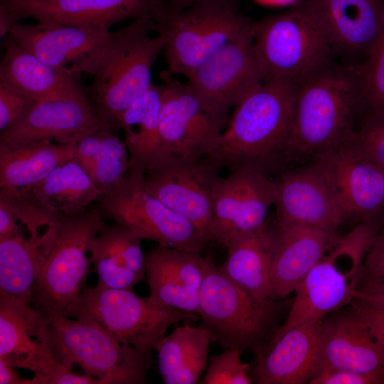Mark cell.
Listing matches in <instances>:
<instances>
[{"label":"cell","instance_id":"obj_19","mask_svg":"<svg viewBox=\"0 0 384 384\" xmlns=\"http://www.w3.org/2000/svg\"><path fill=\"white\" fill-rule=\"evenodd\" d=\"M277 225L336 234L345 220L328 184L311 164L274 180Z\"/></svg>","mask_w":384,"mask_h":384},{"label":"cell","instance_id":"obj_31","mask_svg":"<svg viewBox=\"0 0 384 384\" xmlns=\"http://www.w3.org/2000/svg\"><path fill=\"white\" fill-rule=\"evenodd\" d=\"M164 84L151 83L149 87L124 110L118 128L125 132L130 167L139 166L144 172L166 160L159 135V119Z\"/></svg>","mask_w":384,"mask_h":384},{"label":"cell","instance_id":"obj_4","mask_svg":"<svg viewBox=\"0 0 384 384\" xmlns=\"http://www.w3.org/2000/svg\"><path fill=\"white\" fill-rule=\"evenodd\" d=\"M254 48L264 81L295 87L334 63L335 55L310 0L252 23Z\"/></svg>","mask_w":384,"mask_h":384},{"label":"cell","instance_id":"obj_16","mask_svg":"<svg viewBox=\"0 0 384 384\" xmlns=\"http://www.w3.org/2000/svg\"><path fill=\"white\" fill-rule=\"evenodd\" d=\"M220 170L207 157H169L144 171V181L154 196L189 220L208 244L213 193Z\"/></svg>","mask_w":384,"mask_h":384},{"label":"cell","instance_id":"obj_13","mask_svg":"<svg viewBox=\"0 0 384 384\" xmlns=\"http://www.w3.org/2000/svg\"><path fill=\"white\" fill-rule=\"evenodd\" d=\"M166 9V0H0V37L25 18L45 25L73 26L109 33L115 23L151 17Z\"/></svg>","mask_w":384,"mask_h":384},{"label":"cell","instance_id":"obj_12","mask_svg":"<svg viewBox=\"0 0 384 384\" xmlns=\"http://www.w3.org/2000/svg\"><path fill=\"white\" fill-rule=\"evenodd\" d=\"M170 71L160 74L164 93L159 135L165 159L198 160L218 146L228 117L210 107L187 82Z\"/></svg>","mask_w":384,"mask_h":384},{"label":"cell","instance_id":"obj_20","mask_svg":"<svg viewBox=\"0 0 384 384\" xmlns=\"http://www.w3.org/2000/svg\"><path fill=\"white\" fill-rule=\"evenodd\" d=\"M0 358L9 366L46 375L60 363L49 342L47 318L0 290Z\"/></svg>","mask_w":384,"mask_h":384},{"label":"cell","instance_id":"obj_9","mask_svg":"<svg viewBox=\"0 0 384 384\" xmlns=\"http://www.w3.org/2000/svg\"><path fill=\"white\" fill-rule=\"evenodd\" d=\"M68 316L94 321L121 342L151 354L168 329L179 322L198 319L196 314L160 306L132 290L97 284L82 290Z\"/></svg>","mask_w":384,"mask_h":384},{"label":"cell","instance_id":"obj_47","mask_svg":"<svg viewBox=\"0 0 384 384\" xmlns=\"http://www.w3.org/2000/svg\"><path fill=\"white\" fill-rule=\"evenodd\" d=\"M208 1H231V0H166V9L167 11H178L201 2Z\"/></svg>","mask_w":384,"mask_h":384},{"label":"cell","instance_id":"obj_34","mask_svg":"<svg viewBox=\"0 0 384 384\" xmlns=\"http://www.w3.org/2000/svg\"><path fill=\"white\" fill-rule=\"evenodd\" d=\"M31 190L42 205L65 215L85 211L102 195L75 159L58 166Z\"/></svg>","mask_w":384,"mask_h":384},{"label":"cell","instance_id":"obj_29","mask_svg":"<svg viewBox=\"0 0 384 384\" xmlns=\"http://www.w3.org/2000/svg\"><path fill=\"white\" fill-rule=\"evenodd\" d=\"M274 229L263 228L233 238L226 246L227 257L220 268L257 299L272 298V263Z\"/></svg>","mask_w":384,"mask_h":384},{"label":"cell","instance_id":"obj_14","mask_svg":"<svg viewBox=\"0 0 384 384\" xmlns=\"http://www.w3.org/2000/svg\"><path fill=\"white\" fill-rule=\"evenodd\" d=\"M253 23V21H252ZM252 23L229 41L187 78L188 83L216 112L228 117L258 85L264 81L256 56Z\"/></svg>","mask_w":384,"mask_h":384},{"label":"cell","instance_id":"obj_5","mask_svg":"<svg viewBox=\"0 0 384 384\" xmlns=\"http://www.w3.org/2000/svg\"><path fill=\"white\" fill-rule=\"evenodd\" d=\"M378 232L375 220L358 223L336 235L321 258L295 290V297L277 336L297 325L318 323L355 298L368 248Z\"/></svg>","mask_w":384,"mask_h":384},{"label":"cell","instance_id":"obj_2","mask_svg":"<svg viewBox=\"0 0 384 384\" xmlns=\"http://www.w3.org/2000/svg\"><path fill=\"white\" fill-rule=\"evenodd\" d=\"M360 65L334 62L295 87L285 159L313 157L348 141L360 114Z\"/></svg>","mask_w":384,"mask_h":384},{"label":"cell","instance_id":"obj_36","mask_svg":"<svg viewBox=\"0 0 384 384\" xmlns=\"http://www.w3.org/2000/svg\"><path fill=\"white\" fill-rule=\"evenodd\" d=\"M360 114L384 111V31L361 65Z\"/></svg>","mask_w":384,"mask_h":384},{"label":"cell","instance_id":"obj_30","mask_svg":"<svg viewBox=\"0 0 384 384\" xmlns=\"http://www.w3.org/2000/svg\"><path fill=\"white\" fill-rule=\"evenodd\" d=\"M59 221L36 236L29 235L26 238L21 230L13 237L0 240L1 291L26 304L33 302L38 272Z\"/></svg>","mask_w":384,"mask_h":384},{"label":"cell","instance_id":"obj_22","mask_svg":"<svg viewBox=\"0 0 384 384\" xmlns=\"http://www.w3.org/2000/svg\"><path fill=\"white\" fill-rule=\"evenodd\" d=\"M210 257L158 245L146 256L150 299L168 309L197 314Z\"/></svg>","mask_w":384,"mask_h":384},{"label":"cell","instance_id":"obj_3","mask_svg":"<svg viewBox=\"0 0 384 384\" xmlns=\"http://www.w3.org/2000/svg\"><path fill=\"white\" fill-rule=\"evenodd\" d=\"M155 30V20L144 17L110 32L80 69L93 78L90 100L110 130L118 128L122 114L152 83L151 69L164 45L161 36H150Z\"/></svg>","mask_w":384,"mask_h":384},{"label":"cell","instance_id":"obj_25","mask_svg":"<svg viewBox=\"0 0 384 384\" xmlns=\"http://www.w3.org/2000/svg\"><path fill=\"white\" fill-rule=\"evenodd\" d=\"M110 34L73 26L17 22L7 36L46 64L58 68L70 65L80 74V66L106 43Z\"/></svg>","mask_w":384,"mask_h":384},{"label":"cell","instance_id":"obj_38","mask_svg":"<svg viewBox=\"0 0 384 384\" xmlns=\"http://www.w3.org/2000/svg\"><path fill=\"white\" fill-rule=\"evenodd\" d=\"M348 142L361 154L384 169V111L363 115Z\"/></svg>","mask_w":384,"mask_h":384},{"label":"cell","instance_id":"obj_10","mask_svg":"<svg viewBox=\"0 0 384 384\" xmlns=\"http://www.w3.org/2000/svg\"><path fill=\"white\" fill-rule=\"evenodd\" d=\"M98 201L103 216L127 227L142 239L201 254L208 245L189 220L147 189L141 167L129 168L122 179Z\"/></svg>","mask_w":384,"mask_h":384},{"label":"cell","instance_id":"obj_46","mask_svg":"<svg viewBox=\"0 0 384 384\" xmlns=\"http://www.w3.org/2000/svg\"><path fill=\"white\" fill-rule=\"evenodd\" d=\"M26 380L18 375L14 367L9 366L0 358L1 384H26Z\"/></svg>","mask_w":384,"mask_h":384},{"label":"cell","instance_id":"obj_24","mask_svg":"<svg viewBox=\"0 0 384 384\" xmlns=\"http://www.w3.org/2000/svg\"><path fill=\"white\" fill-rule=\"evenodd\" d=\"M322 367L357 371L384 381V349L351 312L320 321Z\"/></svg>","mask_w":384,"mask_h":384},{"label":"cell","instance_id":"obj_43","mask_svg":"<svg viewBox=\"0 0 384 384\" xmlns=\"http://www.w3.org/2000/svg\"><path fill=\"white\" fill-rule=\"evenodd\" d=\"M350 304L384 349V311L357 299Z\"/></svg>","mask_w":384,"mask_h":384},{"label":"cell","instance_id":"obj_27","mask_svg":"<svg viewBox=\"0 0 384 384\" xmlns=\"http://www.w3.org/2000/svg\"><path fill=\"white\" fill-rule=\"evenodd\" d=\"M0 64V84L38 102L83 91L80 74L70 68L53 67L18 46L7 36Z\"/></svg>","mask_w":384,"mask_h":384},{"label":"cell","instance_id":"obj_28","mask_svg":"<svg viewBox=\"0 0 384 384\" xmlns=\"http://www.w3.org/2000/svg\"><path fill=\"white\" fill-rule=\"evenodd\" d=\"M142 240L122 224L103 223L90 249L97 283L109 288L132 290L146 274Z\"/></svg>","mask_w":384,"mask_h":384},{"label":"cell","instance_id":"obj_17","mask_svg":"<svg viewBox=\"0 0 384 384\" xmlns=\"http://www.w3.org/2000/svg\"><path fill=\"white\" fill-rule=\"evenodd\" d=\"M274 200V180L264 173L241 169L220 177L213 193L210 243L226 247L235 237L263 228Z\"/></svg>","mask_w":384,"mask_h":384},{"label":"cell","instance_id":"obj_32","mask_svg":"<svg viewBox=\"0 0 384 384\" xmlns=\"http://www.w3.org/2000/svg\"><path fill=\"white\" fill-rule=\"evenodd\" d=\"M212 332L204 325L176 326L156 345L158 368L165 384H193L208 363Z\"/></svg>","mask_w":384,"mask_h":384},{"label":"cell","instance_id":"obj_6","mask_svg":"<svg viewBox=\"0 0 384 384\" xmlns=\"http://www.w3.org/2000/svg\"><path fill=\"white\" fill-rule=\"evenodd\" d=\"M46 318L49 342L60 363L80 365L100 384L146 383L151 354L121 342L96 321Z\"/></svg>","mask_w":384,"mask_h":384},{"label":"cell","instance_id":"obj_35","mask_svg":"<svg viewBox=\"0 0 384 384\" xmlns=\"http://www.w3.org/2000/svg\"><path fill=\"white\" fill-rule=\"evenodd\" d=\"M100 142L90 177L102 193L113 188L129 169V157L125 142L111 133L99 130Z\"/></svg>","mask_w":384,"mask_h":384},{"label":"cell","instance_id":"obj_18","mask_svg":"<svg viewBox=\"0 0 384 384\" xmlns=\"http://www.w3.org/2000/svg\"><path fill=\"white\" fill-rule=\"evenodd\" d=\"M101 129L110 130L82 91L36 102L18 122L1 132L0 145L18 146L53 141L65 144Z\"/></svg>","mask_w":384,"mask_h":384},{"label":"cell","instance_id":"obj_7","mask_svg":"<svg viewBox=\"0 0 384 384\" xmlns=\"http://www.w3.org/2000/svg\"><path fill=\"white\" fill-rule=\"evenodd\" d=\"M100 207L60 218L38 276L33 302L45 316H68L90 273V246L104 223Z\"/></svg>","mask_w":384,"mask_h":384},{"label":"cell","instance_id":"obj_8","mask_svg":"<svg viewBox=\"0 0 384 384\" xmlns=\"http://www.w3.org/2000/svg\"><path fill=\"white\" fill-rule=\"evenodd\" d=\"M252 21L239 11L235 0L208 1L178 11H164L155 21V31L164 39L169 71L188 78Z\"/></svg>","mask_w":384,"mask_h":384},{"label":"cell","instance_id":"obj_41","mask_svg":"<svg viewBox=\"0 0 384 384\" xmlns=\"http://www.w3.org/2000/svg\"><path fill=\"white\" fill-rule=\"evenodd\" d=\"M310 384H382L378 377L353 370L324 368Z\"/></svg>","mask_w":384,"mask_h":384},{"label":"cell","instance_id":"obj_11","mask_svg":"<svg viewBox=\"0 0 384 384\" xmlns=\"http://www.w3.org/2000/svg\"><path fill=\"white\" fill-rule=\"evenodd\" d=\"M274 301L261 302L233 281L210 257L197 314L225 348H256L273 321Z\"/></svg>","mask_w":384,"mask_h":384},{"label":"cell","instance_id":"obj_1","mask_svg":"<svg viewBox=\"0 0 384 384\" xmlns=\"http://www.w3.org/2000/svg\"><path fill=\"white\" fill-rule=\"evenodd\" d=\"M295 86L265 80L235 107L216 148L206 157L220 169H251L268 176L285 160Z\"/></svg>","mask_w":384,"mask_h":384},{"label":"cell","instance_id":"obj_40","mask_svg":"<svg viewBox=\"0 0 384 384\" xmlns=\"http://www.w3.org/2000/svg\"><path fill=\"white\" fill-rule=\"evenodd\" d=\"M382 281H384V230L377 233L368 248L360 284Z\"/></svg>","mask_w":384,"mask_h":384},{"label":"cell","instance_id":"obj_15","mask_svg":"<svg viewBox=\"0 0 384 384\" xmlns=\"http://www.w3.org/2000/svg\"><path fill=\"white\" fill-rule=\"evenodd\" d=\"M312 164L328 184L345 220H375L384 208V169L348 142L314 156Z\"/></svg>","mask_w":384,"mask_h":384},{"label":"cell","instance_id":"obj_45","mask_svg":"<svg viewBox=\"0 0 384 384\" xmlns=\"http://www.w3.org/2000/svg\"><path fill=\"white\" fill-rule=\"evenodd\" d=\"M21 230V225L15 219L9 206L0 199V240L13 237Z\"/></svg>","mask_w":384,"mask_h":384},{"label":"cell","instance_id":"obj_44","mask_svg":"<svg viewBox=\"0 0 384 384\" xmlns=\"http://www.w3.org/2000/svg\"><path fill=\"white\" fill-rule=\"evenodd\" d=\"M354 299L384 311V281L360 284Z\"/></svg>","mask_w":384,"mask_h":384},{"label":"cell","instance_id":"obj_33","mask_svg":"<svg viewBox=\"0 0 384 384\" xmlns=\"http://www.w3.org/2000/svg\"><path fill=\"white\" fill-rule=\"evenodd\" d=\"M76 141L0 145V189L14 191L31 188L58 166L75 158Z\"/></svg>","mask_w":384,"mask_h":384},{"label":"cell","instance_id":"obj_23","mask_svg":"<svg viewBox=\"0 0 384 384\" xmlns=\"http://www.w3.org/2000/svg\"><path fill=\"white\" fill-rule=\"evenodd\" d=\"M319 322L295 326L273 336L258 353L252 372L258 384H303L322 367Z\"/></svg>","mask_w":384,"mask_h":384},{"label":"cell","instance_id":"obj_42","mask_svg":"<svg viewBox=\"0 0 384 384\" xmlns=\"http://www.w3.org/2000/svg\"><path fill=\"white\" fill-rule=\"evenodd\" d=\"M100 384V381L88 375H80L72 372L71 367L60 363L44 375L28 379L26 384Z\"/></svg>","mask_w":384,"mask_h":384},{"label":"cell","instance_id":"obj_37","mask_svg":"<svg viewBox=\"0 0 384 384\" xmlns=\"http://www.w3.org/2000/svg\"><path fill=\"white\" fill-rule=\"evenodd\" d=\"M250 366L242 360V349L225 348L210 358L202 384H250Z\"/></svg>","mask_w":384,"mask_h":384},{"label":"cell","instance_id":"obj_39","mask_svg":"<svg viewBox=\"0 0 384 384\" xmlns=\"http://www.w3.org/2000/svg\"><path fill=\"white\" fill-rule=\"evenodd\" d=\"M36 102L0 84L1 132L18 122Z\"/></svg>","mask_w":384,"mask_h":384},{"label":"cell","instance_id":"obj_21","mask_svg":"<svg viewBox=\"0 0 384 384\" xmlns=\"http://www.w3.org/2000/svg\"><path fill=\"white\" fill-rule=\"evenodd\" d=\"M335 56L360 65L384 31V0H310Z\"/></svg>","mask_w":384,"mask_h":384},{"label":"cell","instance_id":"obj_26","mask_svg":"<svg viewBox=\"0 0 384 384\" xmlns=\"http://www.w3.org/2000/svg\"><path fill=\"white\" fill-rule=\"evenodd\" d=\"M336 235L310 228L277 225L272 263L274 300L294 293Z\"/></svg>","mask_w":384,"mask_h":384}]
</instances>
